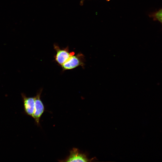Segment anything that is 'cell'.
Listing matches in <instances>:
<instances>
[{"mask_svg":"<svg viewBox=\"0 0 162 162\" xmlns=\"http://www.w3.org/2000/svg\"><path fill=\"white\" fill-rule=\"evenodd\" d=\"M85 59L84 56L80 52L76 55H72L62 65L63 71L69 70L81 66L84 68Z\"/></svg>","mask_w":162,"mask_h":162,"instance_id":"obj_1","label":"cell"},{"mask_svg":"<svg viewBox=\"0 0 162 162\" xmlns=\"http://www.w3.org/2000/svg\"><path fill=\"white\" fill-rule=\"evenodd\" d=\"M53 46L56 51L54 56L55 61L60 65H62L70 56L74 55V52H69L68 46L61 49L57 44H55Z\"/></svg>","mask_w":162,"mask_h":162,"instance_id":"obj_2","label":"cell"},{"mask_svg":"<svg viewBox=\"0 0 162 162\" xmlns=\"http://www.w3.org/2000/svg\"><path fill=\"white\" fill-rule=\"evenodd\" d=\"M42 91L40 90L34 97L35 104L33 117L34 119L36 124H40V118L45 110L44 105L40 99V96Z\"/></svg>","mask_w":162,"mask_h":162,"instance_id":"obj_3","label":"cell"},{"mask_svg":"<svg viewBox=\"0 0 162 162\" xmlns=\"http://www.w3.org/2000/svg\"><path fill=\"white\" fill-rule=\"evenodd\" d=\"M65 162H87L89 160L86 155L80 152L79 150L74 148L70 152V154L64 161Z\"/></svg>","mask_w":162,"mask_h":162,"instance_id":"obj_4","label":"cell"},{"mask_svg":"<svg viewBox=\"0 0 162 162\" xmlns=\"http://www.w3.org/2000/svg\"><path fill=\"white\" fill-rule=\"evenodd\" d=\"M24 109L26 113L33 117L34 107L35 99L33 97H27L22 95Z\"/></svg>","mask_w":162,"mask_h":162,"instance_id":"obj_5","label":"cell"},{"mask_svg":"<svg viewBox=\"0 0 162 162\" xmlns=\"http://www.w3.org/2000/svg\"><path fill=\"white\" fill-rule=\"evenodd\" d=\"M152 16L155 20H157L162 23V9L152 15Z\"/></svg>","mask_w":162,"mask_h":162,"instance_id":"obj_6","label":"cell"},{"mask_svg":"<svg viewBox=\"0 0 162 162\" xmlns=\"http://www.w3.org/2000/svg\"><path fill=\"white\" fill-rule=\"evenodd\" d=\"M85 0H81V1H80V4L81 5H82L83 4V2H84V1H85ZM106 1H110V0H106Z\"/></svg>","mask_w":162,"mask_h":162,"instance_id":"obj_7","label":"cell"}]
</instances>
